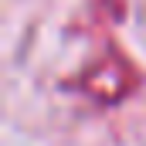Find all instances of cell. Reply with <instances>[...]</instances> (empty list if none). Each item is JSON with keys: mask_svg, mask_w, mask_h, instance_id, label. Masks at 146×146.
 Segmentation results:
<instances>
[{"mask_svg": "<svg viewBox=\"0 0 146 146\" xmlns=\"http://www.w3.org/2000/svg\"><path fill=\"white\" fill-rule=\"evenodd\" d=\"M75 85H78V92L85 99H92L99 106H115V102L129 99L139 88V72H136V65L129 58H122L115 48H109Z\"/></svg>", "mask_w": 146, "mask_h": 146, "instance_id": "obj_1", "label": "cell"}]
</instances>
